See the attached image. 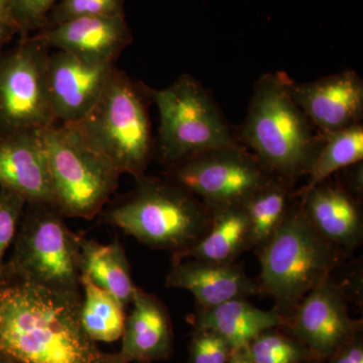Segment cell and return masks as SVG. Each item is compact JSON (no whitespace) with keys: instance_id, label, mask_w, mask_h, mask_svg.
Instances as JSON below:
<instances>
[{"instance_id":"obj_19","label":"cell","mask_w":363,"mask_h":363,"mask_svg":"<svg viewBox=\"0 0 363 363\" xmlns=\"http://www.w3.org/2000/svg\"><path fill=\"white\" fill-rule=\"evenodd\" d=\"M193 325L209 329L225 339L231 348L245 347L262 332L285 328L289 317L278 310H262L247 298H236L211 308H198Z\"/></svg>"},{"instance_id":"obj_16","label":"cell","mask_w":363,"mask_h":363,"mask_svg":"<svg viewBox=\"0 0 363 363\" xmlns=\"http://www.w3.org/2000/svg\"><path fill=\"white\" fill-rule=\"evenodd\" d=\"M330 179L298 198L316 233L332 247L348 255L362 245V201Z\"/></svg>"},{"instance_id":"obj_26","label":"cell","mask_w":363,"mask_h":363,"mask_svg":"<svg viewBox=\"0 0 363 363\" xmlns=\"http://www.w3.org/2000/svg\"><path fill=\"white\" fill-rule=\"evenodd\" d=\"M123 16L124 0H59L44 28L80 18Z\"/></svg>"},{"instance_id":"obj_8","label":"cell","mask_w":363,"mask_h":363,"mask_svg":"<svg viewBox=\"0 0 363 363\" xmlns=\"http://www.w3.org/2000/svg\"><path fill=\"white\" fill-rule=\"evenodd\" d=\"M42 138L55 209L68 218H96L118 188L121 174L67 124L43 130Z\"/></svg>"},{"instance_id":"obj_3","label":"cell","mask_w":363,"mask_h":363,"mask_svg":"<svg viewBox=\"0 0 363 363\" xmlns=\"http://www.w3.org/2000/svg\"><path fill=\"white\" fill-rule=\"evenodd\" d=\"M135 186L98 215L145 247L179 255L209 231L213 213L195 195L166 177L147 174Z\"/></svg>"},{"instance_id":"obj_2","label":"cell","mask_w":363,"mask_h":363,"mask_svg":"<svg viewBox=\"0 0 363 363\" xmlns=\"http://www.w3.org/2000/svg\"><path fill=\"white\" fill-rule=\"evenodd\" d=\"M293 82L286 72L262 75L236 136L274 176L296 183L309 173L323 135L296 104Z\"/></svg>"},{"instance_id":"obj_34","label":"cell","mask_w":363,"mask_h":363,"mask_svg":"<svg viewBox=\"0 0 363 363\" xmlns=\"http://www.w3.org/2000/svg\"><path fill=\"white\" fill-rule=\"evenodd\" d=\"M0 363H20L16 362V360L11 359V358L4 357V355L0 354Z\"/></svg>"},{"instance_id":"obj_6","label":"cell","mask_w":363,"mask_h":363,"mask_svg":"<svg viewBox=\"0 0 363 363\" xmlns=\"http://www.w3.org/2000/svg\"><path fill=\"white\" fill-rule=\"evenodd\" d=\"M64 218L54 207L26 203L4 281L81 295L80 235Z\"/></svg>"},{"instance_id":"obj_30","label":"cell","mask_w":363,"mask_h":363,"mask_svg":"<svg viewBox=\"0 0 363 363\" xmlns=\"http://www.w3.org/2000/svg\"><path fill=\"white\" fill-rule=\"evenodd\" d=\"M362 331L339 348L330 358L329 363H363V341Z\"/></svg>"},{"instance_id":"obj_9","label":"cell","mask_w":363,"mask_h":363,"mask_svg":"<svg viewBox=\"0 0 363 363\" xmlns=\"http://www.w3.org/2000/svg\"><path fill=\"white\" fill-rule=\"evenodd\" d=\"M164 176L187 189L212 212L242 206L278 177L241 143L202 150L168 167Z\"/></svg>"},{"instance_id":"obj_11","label":"cell","mask_w":363,"mask_h":363,"mask_svg":"<svg viewBox=\"0 0 363 363\" xmlns=\"http://www.w3.org/2000/svg\"><path fill=\"white\" fill-rule=\"evenodd\" d=\"M285 328L321 362L362 331V322L350 316L345 291L330 276L303 298Z\"/></svg>"},{"instance_id":"obj_14","label":"cell","mask_w":363,"mask_h":363,"mask_svg":"<svg viewBox=\"0 0 363 363\" xmlns=\"http://www.w3.org/2000/svg\"><path fill=\"white\" fill-rule=\"evenodd\" d=\"M33 37L49 49L70 52L94 63H116L121 52L133 42L125 16L76 18L43 28Z\"/></svg>"},{"instance_id":"obj_29","label":"cell","mask_w":363,"mask_h":363,"mask_svg":"<svg viewBox=\"0 0 363 363\" xmlns=\"http://www.w3.org/2000/svg\"><path fill=\"white\" fill-rule=\"evenodd\" d=\"M59 0H11V13L21 38L45 28L48 16Z\"/></svg>"},{"instance_id":"obj_5","label":"cell","mask_w":363,"mask_h":363,"mask_svg":"<svg viewBox=\"0 0 363 363\" xmlns=\"http://www.w3.org/2000/svg\"><path fill=\"white\" fill-rule=\"evenodd\" d=\"M257 253L259 293L272 297L274 309L286 317L346 257L313 228L298 197L277 233Z\"/></svg>"},{"instance_id":"obj_20","label":"cell","mask_w":363,"mask_h":363,"mask_svg":"<svg viewBox=\"0 0 363 363\" xmlns=\"http://www.w3.org/2000/svg\"><path fill=\"white\" fill-rule=\"evenodd\" d=\"M209 231L195 245L172 260L192 259L215 264H233L241 253L250 250L248 221L242 206L224 208L212 212Z\"/></svg>"},{"instance_id":"obj_13","label":"cell","mask_w":363,"mask_h":363,"mask_svg":"<svg viewBox=\"0 0 363 363\" xmlns=\"http://www.w3.org/2000/svg\"><path fill=\"white\" fill-rule=\"evenodd\" d=\"M291 93L320 135L362 123L363 80L357 71L348 69L310 82H293Z\"/></svg>"},{"instance_id":"obj_33","label":"cell","mask_w":363,"mask_h":363,"mask_svg":"<svg viewBox=\"0 0 363 363\" xmlns=\"http://www.w3.org/2000/svg\"><path fill=\"white\" fill-rule=\"evenodd\" d=\"M16 33L18 32L13 28L0 21V55L4 52L2 49H4V45L9 43V40L13 39V35Z\"/></svg>"},{"instance_id":"obj_23","label":"cell","mask_w":363,"mask_h":363,"mask_svg":"<svg viewBox=\"0 0 363 363\" xmlns=\"http://www.w3.org/2000/svg\"><path fill=\"white\" fill-rule=\"evenodd\" d=\"M363 161V124L323 135V142L313 162L307 184L296 189L295 197H301L310 189L328 180L341 169Z\"/></svg>"},{"instance_id":"obj_32","label":"cell","mask_w":363,"mask_h":363,"mask_svg":"<svg viewBox=\"0 0 363 363\" xmlns=\"http://www.w3.org/2000/svg\"><path fill=\"white\" fill-rule=\"evenodd\" d=\"M228 363H253L250 352H248L247 346L234 348Z\"/></svg>"},{"instance_id":"obj_25","label":"cell","mask_w":363,"mask_h":363,"mask_svg":"<svg viewBox=\"0 0 363 363\" xmlns=\"http://www.w3.org/2000/svg\"><path fill=\"white\" fill-rule=\"evenodd\" d=\"M281 328L269 329L260 333L248 344L247 350L253 363H310L316 362L303 344Z\"/></svg>"},{"instance_id":"obj_31","label":"cell","mask_w":363,"mask_h":363,"mask_svg":"<svg viewBox=\"0 0 363 363\" xmlns=\"http://www.w3.org/2000/svg\"><path fill=\"white\" fill-rule=\"evenodd\" d=\"M0 21L11 26L18 32L11 13V0H0Z\"/></svg>"},{"instance_id":"obj_35","label":"cell","mask_w":363,"mask_h":363,"mask_svg":"<svg viewBox=\"0 0 363 363\" xmlns=\"http://www.w3.org/2000/svg\"><path fill=\"white\" fill-rule=\"evenodd\" d=\"M310 363H313V362H310Z\"/></svg>"},{"instance_id":"obj_22","label":"cell","mask_w":363,"mask_h":363,"mask_svg":"<svg viewBox=\"0 0 363 363\" xmlns=\"http://www.w3.org/2000/svg\"><path fill=\"white\" fill-rule=\"evenodd\" d=\"M295 182L276 177L243 203L250 250L259 252L277 233L295 199Z\"/></svg>"},{"instance_id":"obj_24","label":"cell","mask_w":363,"mask_h":363,"mask_svg":"<svg viewBox=\"0 0 363 363\" xmlns=\"http://www.w3.org/2000/svg\"><path fill=\"white\" fill-rule=\"evenodd\" d=\"M81 289L80 319L86 334L96 343L119 340L125 324V307L84 274H81Z\"/></svg>"},{"instance_id":"obj_27","label":"cell","mask_w":363,"mask_h":363,"mask_svg":"<svg viewBox=\"0 0 363 363\" xmlns=\"http://www.w3.org/2000/svg\"><path fill=\"white\" fill-rule=\"evenodd\" d=\"M26 201L9 189L0 187V283L6 276L7 250L16 240Z\"/></svg>"},{"instance_id":"obj_17","label":"cell","mask_w":363,"mask_h":363,"mask_svg":"<svg viewBox=\"0 0 363 363\" xmlns=\"http://www.w3.org/2000/svg\"><path fill=\"white\" fill-rule=\"evenodd\" d=\"M121 336L116 363H152L168 359L174 351V331L168 308L154 294L136 286Z\"/></svg>"},{"instance_id":"obj_21","label":"cell","mask_w":363,"mask_h":363,"mask_svg":"<svg viewBox=\"0 0 363 363\" xmlns=\"http://www.w3.org/2000/svg\"><path fill=\"white\" fill-rule=\"evenodd\" d=\"M80 267L81 274L111 293L124 307L130 305L136 286L121 241L101 245L80 235Z\"/></svg>"},{"instance_id":"obj_10","label":"cell","mask_w":363,"mask_h":363,"mask_svg":"<svg viewBox=\"0 0 363 363\" xmlns=\"http://www.w3.org/2000/svg\"><path fill=\"white\" fill-rule=\"evenodd\" d=\"M49 50L28 35L0 55V135L56 124L48 82Z\"/></svg>"},{"instance_id":"obj_28","label":"cell","mask_w":363,"mask_h":363,"mask_svg":"<svg viewBox=\"0 0 363 363\" xmlns=\"http://www.w3.org/2000/svg\"><path fill=\"white\" fill-rule=\"evenodd\" d=\"M233 348L216 332L194 327L189 346V363H228Z\"/></svg>"},{"instance_id":"obj_7","label":"cell","mask_w":363,"mask_h":363,"mask_svg":"<svg viewBox=\"0 0 363 363\" xmlns=\"http://www.w3.org/2000/svg\"><path fill=\"white\" fill-rule=\"evenodd\" d=\"M147 91L160 113L155 157L166 168L202 150L240 143L211 93L193 76Z\"/></svg>"},{"instance_id":"obj_1","label":"cell","mask_w":363,"mask_h":363,"mask_svg":"<svg viewBox=\"0 0 363 363\" xmlns=\"http://www.w3.org/2000/svg\"><path fill=\"white\" fill-rule=\"evenodd\" d=\"M82 295L0 283V354L20 363H116L86 334Z\"/></svg>"},{"instance_id":"obj_36","label":"cell","mask_w":363,"mask_h":363,"mask_svg":"<svg viewBox=\"0 0 363 363\" xmlns=\"http://www.w3.org/2000/svg\"><path fill=\"white\" fill-rule=\"evenodd\" d=\"M138 363H140V362H138Z\"/></svg>"},{"instance_id":"obj_15","label":"cell","mask_w":363,"mask_h":363,"mask_svg":"<svg viewBox=\"0 0 363 363\" xmlns=\"http://www.w3.org/2000/svg\"><path fill=\"white\" fill-rule=\"evenodd\" d=\"M0 187L23 196L26 203L55 208L42 130L0 135Z\"/></svg>"},{"instance_id":"obj_12","label":"cell","mask_w":363,"mask_h":363,"mask_svg":"<svg viewBox=\"0 0 363 363\" xmlns=\"http://www.w3.org/2000/svg\"><path fill=\"white\" fill-rule=\"evenodd\" d=\"M116 68L114 62L94 63L59 50L50 52L48 82L57 121H81L101 96Z\"/></svg>"},{"instance_id":"obj_4","label":"cell","mask_w":363,"mask_h":363,"mask_svg":"<svg viewBox=\"0 0 363 363\" xmlns=\"http://www.w3.org/2000/svg\"><path fill=\"white\" fill-rule=\"evenodd\" d=\"M150 104L147 86L116 68L92 109L67 125L121 175L140 178L155 157Z\"/></svg>"},{"instance_id":"obj_18","label":"cell","mask_w":363,"mask_h":363,"mask_svg":"<svg viewBox=\"0 0 363 363\" xmlns=\"http://www.w3.org/2000/svg\"><path fill=\"white\" fill-rule=\"evenodd\" d=\"M166 286L194 296L198 308H211L259 294V285L238 262L215 264L192 259L172 260Z\"/></svg>"}]
</instances>
